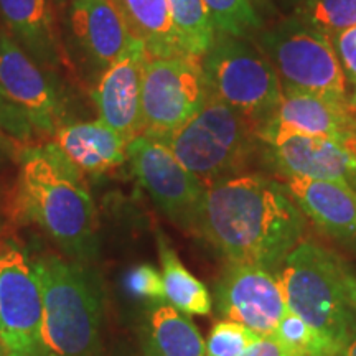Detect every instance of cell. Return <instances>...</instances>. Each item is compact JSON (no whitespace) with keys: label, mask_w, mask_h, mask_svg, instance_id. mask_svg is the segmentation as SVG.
<instances>
[{"label":"cell","mask_w":356,"mask_h":356,"mask_svg":"<svg viewBox=\"0 0 356 356\" xmlns=\"http://www.w3.org/2000/svg\"><path fill=\"white\" fill-rule=\"evenodd\" d=\"M159 254L162 264V280L165 300L186 315H208L213 300L203 282L195 277L168 246L163 234L159 236Z\"/></svg>","instance_id":"22"},{"label":"cell","mask_w":356,"mask_h":356,"mask_svg":"<svg viewBox=\"0 0 356 356\" xmlns=\"http://www.w3.org/2000/svg\"><path fill=\"white\" fill-rule=\"evenodd\" d=\"M341 356H356V337L350 341L348 346L343 350V353H341Z\"/></svg>","instance_id":"32"},{"label":"cell","mask_w":356,"mask_h":356,"mask_svg":"<svg viewBox=\"0 0 356 356\" xmlns=\"http://www.w3.org/2000/svg\"><path fill=\"white\" fill-rule=\"evenodd\" d=\"M345 284H346V291H348V296L351 302H353L355 309H356V275L351 273L348 269L345 274Z\"/></svg>","instance_id":"31"},{"label":"cell","mask_w":356,"mask_h":356,"mask_svg":"<svg viewBox=\"0 0 356 356\" xmlns=\"http://www.w3.org/2000/svg\"><path fill=\"white\" fill-rule=\"evenodd\" d=\"M305 221L280 181L243 173L208 186L198 236L226 264L257 266L277 274L304 239Z\"/></svg>","instance_id":"1"},{"label":"cell","mask_w":356,"mask_h":356,"mask_svg":"<svg viewBox=\"0 0 356 356\" xmlns=\"http://www.w3.org/2000/svg\"><path fill=\"white\" fill-rule=\"evenodd\" d=\"M99 356H101V355H99Z\"/></svg>","instance_id":"38"},{"label":"cell","mask_w":356,"mask_h":356,"mask_svg":"<svg viewBox=\"0 0 356 356\" xmlns=\"http://www.w3.org/2000/svg\"><path fill=\"white\" fill-rule=\"evenodd\" d=\"M3 356H30V355H22V353H15V351H6Z\"/></svg>","instance_id":"33"},{"label":"cell","mask_w":356,"mask_h":356,"mask_svg":"<svg viewBox=\"0 0 356 356\" xmlns=\"http://www.w3.org/2000/svg\"><path fill=\"white\" fill-rule=\"evenodd\" d=\"M259 337L262 335L241 323L221 320L211 328L210 337L204 341V353L207 356H239Z\"/></svg>","instance_id":"26"},{"label":"cell","mask_w":356,"mask_h":356,"mask_svg":"<svg viewBox=\"0 0 356 356\" xmlns=\"http://www.w3.org/2000/svg\"><path fill=\"white\" fill-rule=\"evenodd\" d=\"M149 304L142 322L144 356H207L202 333L188 315L167 300Z\"/></svg>","instance_id":"20"},{"label":"cell","mask_w":356,"mask_h":356,"mask_svg":"<svg viewBox=\"0 0 356 356\" xmlns=\"http://www.w3.org/2000/svg\"><path fill=\"white\" fill-rule=\"evenodd\" d=\"M208 92L202 58L147 55L140 81L142 134L167 139L202 109Z\"/></svg>","instance_id":"8"},{"label":"cell","mask_w":356,"mask_h":356,"mask_svg":"<svg viewBox=\"0 0 356 356\" xmlns=\"http://www.w3.org/2000/svg\"><path fill=\"white\" fill-rule=\"evenodd\" d=\"M32 266L43 299L38 356H99L104 292L97 274L53 252Z\"/></svg>","instance_id":"3"},{"label":"cell","mask_w":356,"mask_h":356,"mask_svg":"<svg viewBox=\"0 0 356 356\" xmlns=\"http://www.w3.org/2000/svg\"><path fill=\"white\" fill-rule=\"evenodd\" d=\"M17 202L20 211L37 222L65 257L89 264L97 256L96 204L83 173L51 142L24 152Z\"/></svg>","instance_id":"2"},{"label":"cell","mask_w":356,"mask_h":356,"mask_svg":"<svg viewBox=\"0 0 356 356\" xmlns=\"http://www.w3.org/2000/svg\"><path fill=\"white\" fill-rule=\"evenodd\" d=\"M346 270L322 244L302 239L277 273L287 309L341 353L356 337V309L346 291Z\"/></svg>","instance_id":"4"},{"label":"cell","mask_w":356,"mask_h":356,"mask_svg":"<svg viewBox=\"0 0 356 356\" xmlns=\"http://www.w3.org/2000/svg\"><path fill=\"white\" fill-rule=\"evenodd\" d=\"M178 40L188 55L202 58L215 42L216 32L203 0H168Z\"/></svg>","instance_id":"23"},{"label":"cell","mask_w":356,"mask_h":356,"mask_svg":"<svg viewBox=\"0 0 356 356\" xmlns=\"http://www.w3.org/2000/svg\"><path fill=\"white\" fill-rule=\"evenodd\" d=\"M256 44L273 63L282 89L351 97L330 38L297 17L261 30Z\"/></svg>","instance_id":"7"},{"label":"cell","mask_w":356,"mask_h":356,"mask_svg":"<svg viewBox=\"0 0 356 356\" xmlns=\"http://www.w3.org/2000/svg\"><path fill=\"white\" fill-rule=\"evenodd\" d=\"M257 3H259V6H267V3H269V0H256Z\"/></svg>","instance_id":"34"},{"label":"cell","mask_w":356,"mask_h":356,"mask_svg":"<svg viewBox=\"0 0 356 356\" xmlns=\"http://www.w3.org/2000/svg\"><path fill=\"white\" fill-rule=\"evenodd\" d=\"M66 22L79 56L97 71L108 70L140 44L113 0H68Z\"/></svg>","instance_id":"14"},{"label":"cell","mask_w":356,"mask_h":356,"mask_svg":"<svg viewBox=\"0 0 356 356\" xmlns=\"http://www.w3.org/2000/svg\"><path fill=\"white\" fill-rule=\"evenodd\" d=\"M0 88L32 124L35 134L53 136L65 122V99L51 74L0 29Z\"/></svg>","instance_id":"12"},{"label":"cell","mask_w":356,"mask_h":356,"mask_svg":"<svg viewBox=\"0 0 356 356\" xmlns=\"http://www.w3.org/2000/svg\"><path fill=\"white\" fill-rule=\"evenodd\" d=\"M211 300L222 320L241 323L257 335L274 333L287 309L277 274L248 264L226 266Z\"/></svg>","instance_id":"11"},{"label":"cell","mask_w":356,"mask_h":356,"mask_svg":"<svg viewBox=\"0 0 356 356\" xmlns=\"http://www.w3.org/2000/svg\"><path fill=\"white\" fill-rule=\"evenodd\" d=\"M335 53L340 60L346 84L356 104V25L330 37Z\"/></svg>","instance_id":"28"},{"label":"cell","mask_w":356,"mask_h":356,"mask_svg":"<svg viewBox=\"0 0 356 356\" xmlns=\"http://www.w3.org/2000/svg\"><path fill=\"white\" fill-rule=\"evenodd\" d=\"M293 2H296V6H297V3H300V2H304V0H293Z\"/></svg>","instance_id":"36"},{"label":"cell","mask_w":356,"mask_h":356,"mask_svg":"<svg viewBox=\"0 0 356 356\" xmlns=\"http://www.w3.org/2000/svg\"><path fill=\"white\" fill-rule=\"evenodd\" d=\"M239 356H302L299 351L284 343L275 333L262 335Z\"/></svg>","instance_id":"30"},{"label":"cell","mask_w":356,"mask_h":356,"mask_svg":"<svg viewBox=\"0 0 356 356\" xmlns=\"http://www.w3.org/2000/svg\"><path fill=\"white\" fill-rule=\"evenodd\" d=\"M42 289L32 259L15 243L0 246V341L6 351L38 356Z\"/></svg>","instance_id":"10"},{"label":"cell","mask_w":356,"mask_h":356,"mask_svg":"<svg viewBox=\"0 0 356 356\" xmlns=\"http://www.w3.org/2000/svg\"><path fill=\"white\" fill-rule=\"evenodd\" d=\"M202 68L211 95L257 129L273 118L284 89L273 63L249 38L216 35L202 56Z\"/></svg>","instance_id":"6"},{"label":"cell","mask_w":356,"mask_h":356,"mask_svg":"<svg viewBox=\"0 0 356 356\" xmlns=\"http://www.w3.org/2000/svg\"><path fill=\"white\" fill-rule=\"evenodd\" d=\"M279 177L338 181L356 190V147L328 137L297 132L257 136Z\"/></svg>","instance_id":"13"},{"label":"cell","mask_w":356,"mask_h":356,"mask_svg":"<svg viewBox=\"0 0 356 356\" xmlns=\"http://www.w3.org/2000/svg\"><path fill=\"white\" fill-rule=\"evenodd\" d=\"M149 56L188 55L178 40L168 0H113Z\"/></svg>","instance_id":"21"},{"label":"cell","mask_w":356,"mask_h":356,"mask_svg":"<svg viewBox=\"0 0 356 356\" xmlns=\"http://www.w3.org/2000/svg\"><path fill=\"white\" fill-rule=\"evenodd\" d=\"M10 37L47 73L70 68L53 0H0Z\"/></svg>","instance_id":"17"},{"label":"cell","mask_w":356,"mask_h":356,"mask_svg":"<svg viewBox=\"0 0 356 356\" xmlns=\"http://www.w3.org/2000/svg\"><path fill=\"white\" fill-rule=\"evenodd\" d=\"M293 17L330 38L356 25V0H304Z\"/></svg>","instance_id":"24"},{"label":"cell","mask_w":356,"mask_h":356,"mask_svg":"<svg viewBox=\"0 0 356 356\" xmlns=\"http://www.w3.org/2000/svg\"><path fill=\"white\" fill-rule=\"evenodd\" d=\"M3 355H6V348H3L2 341H0V356H3Z\"/></svg>","instance_id":"35"},{"label":"cell","mask_w":356,"mask_h":356,"mask_svg":"<svg viewBox=\"0 0 356 356\" xmlns=\"http://www.w3.org/2000/svg\"><path fill=\"white\" fill-rule=\"evenodd\" d=\"M280 185L305 220L345 246L356 249V190L338 181L282 177Z\"/></svg>","instance_id":"16"},{"label":"cell","mask_w":356,"mask_h":356,"mask_svg":"<svg viewBox=\"0 0 356 356\" xmlns=\"http://www.w3.org/2000/svg\"><path fill=\"white\" fill-rule=\"evenodd\" d=\"M126 291L132 297L142 300H165L162 274L150 264H139L132 267L124 280Z\"/></svg>","instance_id":"27"},{"label":"cell","mask_w":356,"mask_h":356,"mask_svg":"<svg viewBox=\"0 0 356 356\" xmlns=\"http://www.w3.org/2000/svg\"><path fill=\"white\" fill-rule=\"evenodd\" d=\"M127 160L159 210L180 229L198 234L207 186L178 162L163 142L144 134L127 144Z\"/></svg>","instance_id":"9"},{"label":"cell","mask_w":356,"mask_h":356,"mask_svg":"<svg viewBox=\"0 0 356 356\" xmlns=\"http://www.w3.org/2000/svg\"><path fill=\"white\" fill-rule=\"evenodd\" d=\"M160 142L208 188L243 175L259 139L254 124L208 92L202 109Z\"/></svg>","instance_id":"5"},{"label":"cell","mask_w":356,"mask_h":356,"mask_svg":"<svg viewBox=\"0 0 356 356\" xmlns=\"http://www.w3.org/2000/svg\"><path fill=\"white\" fill-rule=\"evenodd\" d=\"M216 35L251 38L262 30L252 0H203Z\"/></svg>","instance_id":"25"},{"label":"cell","mask_w":356,"mask_h":356,"mask_svg":"<svg viewBox=\"0 0 356 356\" xmlns=\"http://www.w3.org/2000/svg\"><path fill=\"white\" fill-rule=\"evenodd\" d=\"M0 131L7 132L13 139L29 142L35 137V131L25 114L17 108L0 88Z\"/></svg>","instance_id":"29"},{"label":"cell","mask_w":356,"mask_h":356,"mask_svg":"<svg viewBox=\"0 0 356 356\" xmlns=\"http://www.w3.org/2000/svg\"><path fill=\"white\" fill-rule=\"evenodd\" d=\"M270 132L307 134L355 145L356 104L351 97L284 89L273 118L256 134Z\"/></svg>","instance_id":"15"},{"label":"cell","mask_w":356,"mask_h":356,"mask_svg":"<svg viewBox=\"0 0 356 356\" xmlns=\"http://www.w3.org/2000/svg\"><path fill=\"white\" fill-rule=\"evenodd\" d=\"M51 144L83 175H102L127 160L129 142L101 121L66 122L53 134Z\"/></svg>","instance_id":"19"},{"label":"cell","mask_w":356,"mask_h":356,"mask_svg":"<svg viewBox=\"0 0 356 356\" xmlns=\"http://www.w3.org/2000/svg\"><path fill=\"white\" fill-rule=\"evenodd\" d=\"M147 51L144 44L102 71L92 99L99 121L122 136L127 142L142 134L140 81Z\"/></svg>","instance_id":"18"},{"label":"cell","mask_w":356,"mask_h":356,"mask_svg":"<svg viewBox=\"0 0 356 356\" xmlns=\"http://www.w3.org/2000/svg\"><path fill=\"white\" fill-rule=\"evenodd\" d=\"M355 147H356V142H355Z\"/></svg>","instance_id":"37"}]
</instances>
